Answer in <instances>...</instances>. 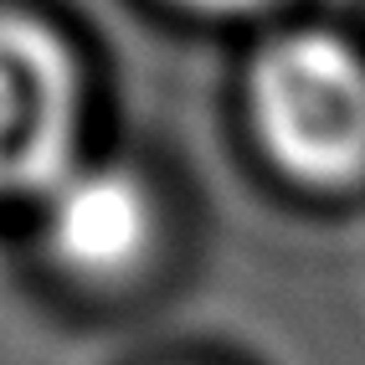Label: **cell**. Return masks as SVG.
Listing matches in <instances>:
<instances>
[{
	"instance_id": "cell-1",
	"label": "cell",
	"mask_w": 365,
	"mask_h": 365,
	"mask_svg": "<svg viewBox=\"0 0 365 365\" xmlns=\"http://www.w3.org/2000/svg\"><path fill=\"white\" fill-rule=\"evenodd\" d=\"M257 134L294 180L345 190L365 180V57L329 31L278 36L252 62Z\"/></svg>"
},
{
	"instance_id": "cell-2",
	"label": "cell",
	"mask_w": 365,
	"mask_h": 365,
	"mask_svg": "<svg viewBox=\"0 0 365 365\" xmlns=\"http://www.w3.org/2000/svg\"><path fill=\"white\" fill-rule=\"evenodd\" d=\"M78 67L21 16H0V196H41L78 160Z\"/></svg>"
},
{
	"instance_id": "cell-3",
	"label": "cell",
	"mask_w": 365,
	"mask_h": 365,
	"mask_svg": "<svg viewBox=\"0 0 365 365\" xmlns=\"http://www.w3.org/2000/svg\"><path fill=\"white\" fill-rule=\"evenodd\" d=\"M155 201L129 170L78 165L41 190V247L57 267L88 283L129 278L155 247Z\"/></svg>"
},
{
	"instance_id": "cell-4",
	"label": "cell",
	"mask_w": 365,
	"mask_h": 365,
	"mask_svg": "<svg viewBox=\"0 0 365 365\" xmlns=\"http://www.w3.org/2000/svg\"><path fill=\"white\" fill-rule=\"evenodd\" d=\"M180 6H196V11H252V6H267V0H180Z\"/></svg>"
}]
</instances>
